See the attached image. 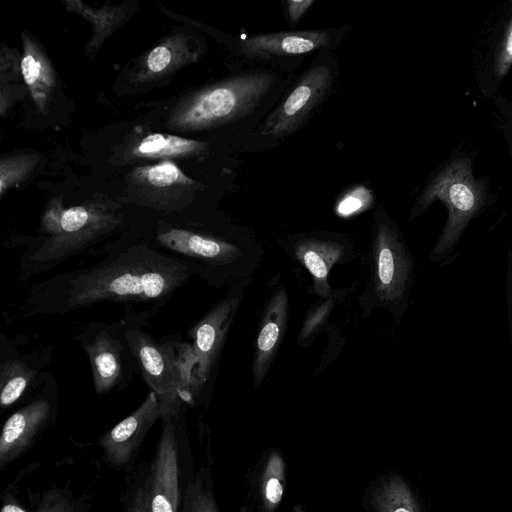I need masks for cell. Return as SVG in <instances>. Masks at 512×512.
Segmentation results:
<instances>
[{
    "label": "cell",
    "instance_id": "cell-25",
    "mask_svg": "<svg viewBox=\"0 0 512 512\" xmlns=\"http://www.w3.org/2000/svg\"><path fill=\"white\" fill-rule=\"evenodd\" d=\"M285 464L282 457L274 452L269 457L260 482V496L266 512H273L283 497Z\"/></svg>",
    "mask_w": 512,
    "mask_h": 512
},
{
    "label": "cell",
    "instance_id": "cell-13",
    "mask_svg": "<svg viewBox=\"0 0 512 512\" xmlns=\"http://www.w3.org/2000/svg\"><path fill=\"white\" fill-rule=\"evenodd\" d=\"M332 83L327 66L309 69L285 100L265 120L262 133L274 138L296 131L326 95Z\"/></svg>",
    "mask_w": 512,
    "mask_h": 512
},
{
    "label": "cell",
    "instance_id": "cell-34",
    "mask_svg": "<svg viewBox=\"0 0 512 512\" xmlns=\"http://www.w3.org/2000/svg\"><path fill=\"white\" fill-rule=\"evenodd\" d=\"M511 155H512V152H511Z\"/></svg>",
    "mask_w": 512,
    "mask_h": 512
},
{
    "label": "cell",
    "instance_id": "cell-24",
    "mask_svg": "<svg viewBox=\"0 0 512 512\" xmlns=\"http://www.w3.org/2000/svg\"><path fill=\"white\" fill-rule=\"evenodd\" d=\"M210 480V473L201 469L188 481L181 512H219Z\"/></svg>",
    "mask_w": 512,
    "mask_h": 512
},
{
    "label": "cell",
    "instance_id": "cell-3",
    "mask_svg": "<svg viewBox=\"0 0 512 512\" xmlns=\"http://www.w3.org/2000/svg\"><path fill=\"white\" fill-rule=\"evenodd\" d=\"M153 314L149 310L125 307L119 322L132 351L137 374L159 396L161 420L195 404L200 393L191 343L183 340L181 334L154 338L146 330Z\"/></svg>",
    "mask_w": 512,
    "mask_h": 512
},
{
    "label": "cell",
    "instance_id": "cell-18",
    "mask_svg": "<svg viewBox=\"0 0 512 512\" xmlns=\"http://www.w3.org/2000/svg\"><path fill=\"white\" fill-rule=\"evenodd\" d=\"M292 251L312 276L314 292L323 299L333 297L328 275L332 266L346 254L343 243L333 239L301 238L294 242Z\"/></svg>",
    "mask_w": 512,
    "mask_h": 512
},
{
    "label": "cell",
    "instance_id": "cell-5",
    "mask_svg": "<svg viewBox=\"0 0 512 512\" xmlns=\"http://www.w3.org/2000/svg\"><path fill=\"white\" fill-rule=\"evenodd\" d=\"M437 200L446 207L448 217L431 251L432 261L441 260L451 253L469 222L484 204V184L475 178L471 159L460 158L448 163L426 186L414 206L411 218Z\"/></svg>",
    "mask_w": 512,
    "mask_h": 512
},
{
    "label": "cell",
    "instance_id": "cell-1",
    "mask_svg": "<svg viewBox=\"0 0 512 512\" xmlns=\"http://www.w3.org/2000/svg\"><path fill=\"white\" fill-rule=\"evenodd\" d=\"M98 262L62 271L32 284L16 316H64L101 302L125 307L144 304L155 312L198 275L197 267L144 239L117 241L101 248Z\"/></svg>",
    "mask_w": 512,
    "mask_h": 512
},
{
    "label": "cell",
    "instance_id": "cell-7",
    "mask_svg": "<svg viewBox=\"0 0 512 512\" xmlns=\"http://www.w3.org/2000/svg\"><path fill=\"white\" fill-rule=\"evenodd\" d=\"M89 360L94 391L124 390L137 374L136 363L118 321H91L73 336Z\"/></svg>",
    "mask_w": 512,
    "mask_h": 512
},
{
    "label": "cell",
    "instance_id": "cell-11",
    "mask_svg": "<svg viewBox=\"0 0 512 512\" xmlns=\"http://www.w3.org/2000/svg\"><path fill=\"white\" fill-rule=\"evenodd\" d=\"M243 283L231 288L187 332L196 361L195 380L201 395L215 371L218 359L243 296Z\"/></svg>",
    "mask_w": 512,
    "mask_h": 512
},
{
    "label": "cell",
    "instance_id": "cell-31",
    "mask_svg": "<svg viewBox=\"0 0 512 512\" xmlns=\"http://www.w3.org/2000/svg\"><path fill=\"white\" fill-rule=\"evenodd\" d=\"M512 66V15L495 60V73L502 78Z\"/></svg>",
    "mask_w": 512,
    "mask_h": 512
},
{
    "label": "cell",
    "instance_id": "cell-33",
    "mask_svg": "<svg viewBox=\"0 0 512 512\" xmlns=\"http://www.w3.org/2000/svg\"><path fill=\"white\" fill-rule=\"evenodd\" d=\"M314 3V0H288L287 11L292 23H296Z\"/></svg>",
    "mask_w": 512,
    "mask_h": 512
},
{
    "label": "cell",
    "instance_id": "cell-10",
    "mask_svg": "<svg viewBox=\"0 0 512 512\" xmlns=\"http://www.w3.org/2000/svg\"><path fill=\"white\" fill-rule=\"evenodd\" d=\"M58 386L48 380L4 422L0 435V468L15 461L53 420L57 411Z\"/></svg>",
    "mask_w": 512,
    "mask_h": 512
},
{
    "label": "cell",
    "instance_id": "cell-26",
    "mask_svg": "<svg viewBox=\"0 0 512 512\" xmlns=\"http://www.w3.org/2000/svg\"><path fill=\"white\" fill-rule=\"evenodd\" d=\"M40 161L38 153H21L0 160V194L23 182Z\"/></svg>",
    "mask_w": 512,
    "mask_h": 512
},
{
    "label": "cell",
    "instance_id": "cell-23",
    "mask_svg": "<svg viewBox=\"0 0 512 512\" xmlns=\"http://www.w3.org/2000/svg\"><path fill=\"white\" fill-rule=\"evenodd\" d=\"M371 501L377 512H420L410 487L397 475L381 481L371 494Z\"/></svg>",
    "mask_w": 512,
    "mask_h": 512
},
{
    "label": "cell",
    "instance_id": "cell-20",
    "mask_svg": "<svg viewBox=\"0 0 512 512\" xmlns=\"http://www.w3.org/2000/svg\"><path fill=\"white\" fill-rule=\"evenodd\" d=\"M22 76L26 88L41 112H46L56 86L55 71L46 54L31 37L22 33Z\"/></svg>",
    "mask_w": 512,
    "mask_h": 512
},
{
    "label": "cell",
    "instance_id": "cell-4",
    "mask_svg": "<svg viewBox=\"0 0 512 512\" xmlns=\"http://www.w3.org/2000/svg\"><path fill=\"white\" fill-rule=\"evenodd\" d=\"M268 72L241 74L199 91L174 110L171 129L195 131L236 120L251 112L274 83Z\"/></svg>",
    "mask_w": 512,
    "mask_h": 512
},
{
    "label": "cell",
    "instance_id": "cell-19",
    "mask_svg": "<svg viewBox=\"0 0 512 512\" xmlns=\"http://www.w3.org/2000/svg\"><path fill=\"white\" fill-rule=\"evenodd\" d=\"M189 37L175 34L150 50L133 73V81L144 83L159 79L180 67L194 62L198 55L189 44Z\"/></svg>",
    "mask_w": 512,
    "mask_h": 512
},
{
    "label": "cell",
    "instance_id": "cell-12",
    "mask_svg": "<svg viewBox=\"0 0 512 512\" xmlns=\"http://www.w3.org/2000/svg\"><path fill=\"white\" fill-rule=\"evenodd\" d=\"M186 409L161 420L163 429L146 478L149 512H179V428Z\"/></svg>",
    "mask_w": 512,
    "mask_h": 512
},
{
    "label": "cell",
    "instance_id": "cell-21",
    "mask_svg": "<svg viewBox=\"0 0 512 512\" xmlns=\"http://www.w3.org/2000/svg\"><path fill=\"white\" fill-rule=\"evenodd\" d=\"M67 11L76 13L92 24V36L85 46V53L91 57L101 45L113 34V32L127 18L131 9V3L121 5L92 8L81 0H64Z\"/></svg>",
    "mask_w": 512,
    "mask_h": 512
},
{
    "label": "cell",
    "instance_id": "cell-22",
    "mask_svg": "<svg viewBox=\"0 0 512 512\" xmlns=\"http://www.w3.org/2000/svg\"><path fill=\"white\" fill-rule=\"evenodd\" d=\"M207 143L175 135L154 133L144 137L134 149L141 158L169 159L193 156L207 150Z\"/></svg>",
    "mask_w": 512,
    "mask_h": 512
},
{
    "label": "cell",
    "instance_id": "cell-16",
    "mask_svg": "<svg viewBox=\"0 0 512 512\" xmlns=\"http://www.w3.org/2000/svg\"><path fill=\"white\" fill-rule=\"evenodd\" d=\"M287 318V293L285 287L280 286L265 307L256 338L252 364L253 382L256 388L262 384L282 342Z\"/></svg>",
    "mask_w": 512,
    "mask_h": 512
},
{
    "label": "cell",
    "instance_id": "cell-30",
    "mask_svg": "<svg viewBox=\"0 0 512 512\" xmlns=\"http://www.w3.org/2000/svg\"><path fill=\"white\" fill-rule=\"evenodd\" d=\"M22 56L17 50L10 47H3L0 54V80L1 83H8L10 80H19L22 76Z\"/></svg>",
    "mask_w": 512,
    "mask_h": 512
},
{
    "label": "cell",
    "instance_id": "cell-28",
    "mask_svg": "<svg viewBox=\"0 0 512 512\" xmlns=\"http://www.w3.org/2000/svg\"><path fill=\"white\" fill-rule=\"evenodd\" d=\"M371 202L372 195L370 191L360 186L344 195L338 202L336 211L338 215L348 217L365 210Z\"/></svg>",
    "mask_w": 512,
    "mask_h": 512
},
{
    "label": "cell",
    "instance_id": "cell-15",
    "mask_svg": "<svg viewBox=\"0 0 512 512\" xmlns=\"http://www.w3.org/2000/svg\"><path fill=\"white\" fill-rule=\"evenodd\" d=\"M133 178L147 192L138 202L166 212L183 210V202L175 192L183 196L182 192L187 189L185 187L195 183L174 162L168 160L136 169Z\"/></svg>",
    "mask_w": 512,
    "mask_h": 512
},
{
    "label": "cell",
    "instance_id": "cell-9",
    "mask_svg": "<svg viewBox=\"0 0 512 512\" xmlns=\"http://www.w3.org/2000/svg\"><path fill=\"white\" fill-rule=\"evenodd\" d=\"M372 292L388 307L403 300L411 276L409 251L399 232L387 221L377 220L371 245Z\"/></svg>",
    "mask_w": 512,
    "mask_h": 512
},
{
    "label": "cell",
    "instance_id": "cell-27",
    "mask_svg": "<svg viewBox=\"0 0 512 512\" xmlns=\"http://www.w3.org/2000/svg\"><path fill=\"white\" fill-rule=\"evenodd\" d=\"M1 512H80V510L72 496H69L64 490L52 488L43 492L37 504L32 508H25L5 497Z\"/></svg>",
    "mask_w": 512,
    "mask_h": 512
},
{
    "label": "cell",
    "instance_id": "cell-2",
    "mask_svg": "<svg viewBox=\"0 0 512 512\" xmlns=\"http://www.w3.org/2000/svg\"><path fill=\"white\" fill-rule=\"evenodd\" d=\"M124 215L114 205L87 202L65 206L61 196L48 201L35 236L12 244L20 249L16 280L27 283L117 233Z\"/></svg>",
    "mask_w": 512,
    "mask_h": 512
},
{
    "label": "cell",
    "instance_id": "cell-32",
    "mask_svg": "<svg viewBox=\"0 0 512 512\" xmlns=\"http://www.w3.org/2000/svg\"><path fill=\"white\" fill-rule=\"evenodd\" d=\"M130 496L126 512H149L146 480L143 485H137Z\"/></svg>",
    "mask_w": 512,
    "mask_h": 512
},
{
    "label": "cell",
    "instance_id": "cell-6",
    "mask_svg": "<svg viewBox=\"0 0 512 512\" xmlns=\"http://www.w3.org/2000/svg\"><path fill=\"white\" fill-rule=\"evenodd\" d=\"M142 239L163 252L194 264L197 276L216 286L242 256L237 245L221 236L166 222H160L151 235Z\"/></svg>",
    "mask_w": 512,
    "mask_h": 512
},
{
    "label": "cell",
    "instance_id": "cell-8",
    "mask_svg": "<svg viewBox=\"0 0 512 512\" xmlns=\"http://www.w3.org/2000/svg\"><path fill=\"white\" fill-rule=\"evenodd\" d=\"M52 345L32 343L26 335L0 338V408L1 411L23 403L52 375L48 366Z\"/></svg>",
    "mask_w": 512,
    "mask_h": 512
},
{
    "label": "cell",
    "instance_id": "cell-17",
    "mask_svg": "<svg viewBox=\"0 0 512 512\" xmlns=\"http://www.w3.org/2000/svg\"><path fill=\"white\" fill-rule=\"evenodd\" d=\"M330 35L324 30L284 31L257 34L239 42L240 52L247 57L297 55L328 46Z\"/></svg>",
    "mask_w": 512,
    "mask_h": 512
},
{
    "label": "cell",
    "instance_id": "cell-14",
    "mask_svg": "<svg viewBox=\"0 0 512 512\" xmlns=\"http://www.w3.org/2000/svg\"><path fill=\"white\" fill-rule=\"evenodd\" d=\"M161 418L159 396L149 390L144 401L130 415L106 432L99 441L107 463L117 469L127 467L146 435Z\"/></svg>",
    "mask_w": 512,
    "mask_h": 512
},
{
    "label": "cell",
    "instance_id": "cell-29",
    "mask_svg": "<svg viewBox=\"0 0 512 512\" xmlns=\"http://www.w3.org/2000/svg\"><path fill=\"white\" fill-rule=\"evenodd\" d=\"M335 303L334 296L329 299H324L323 302L313 308L306 317L303 326L300 330L299 341L305 342L317 332V330L324 324Z\"/></svg>",
    "mask_w": 512,
    "mask_h": 512
}]
</instances>
